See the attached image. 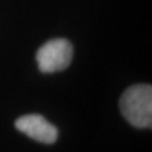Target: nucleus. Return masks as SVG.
<instances>
[{
  "instance_id": "1",
  "label": "nucleus",
  "mask_w": 152,
  "mask_h": 152,
  "mask_svg": "<svg viewBox=\"0 0 152 152\" xmlns=\"http://www.w3.org/2000/svg\"><path fill=\"white\" fill-rule=\"evenodd\" d=\"M120 109L126 121L137 129L152 125V87L134 85L127 88L120 99Z\"/></svg>"
},
{
  "instance_id": "2",
  "label": "nucleus",
  "mask_w": 152,
  "mask_h": 152,
  "mask_svg": "<svg viewBox=\"0 0 152 152\" xmlns=\"http://www.w3.org/2000/svg\"><path fill=\"white\" fill-rule=\"evenodd\" d=\"M73 49L69 41L55 38L42 45L36 53L38 69L44 73L64 70L72 60Z\"/></svg>"
},
{
  "instance_id": "3",
  "label": "nucleus",
  "mask_w": 152,
  "mask_h": 152,
  "mask_svg": "<svg viewBox=\"0 0 152 152\" xmlns=\"http://www.w3.org/2000/svg\"><path fill=\"white\" fill-rule=\"evenodd\" d=\"M15 126L18 131L31 139L45 144H52L56 141L59 132L54 125L38 114L24 115L17 118Z\"/></svg>"
}]
</instances>
